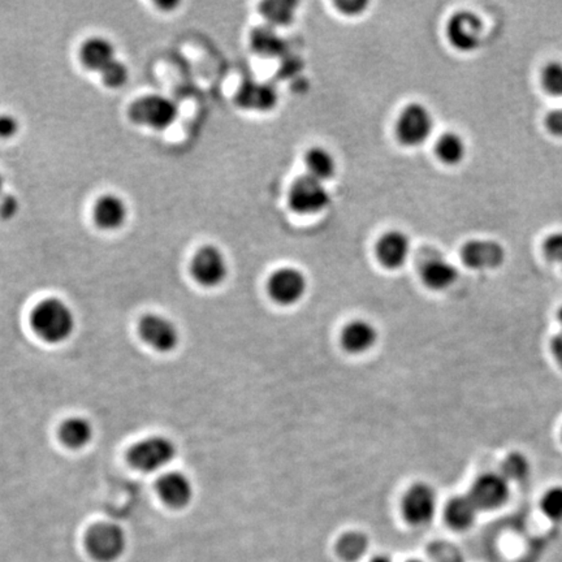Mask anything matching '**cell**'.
Returning a JSON list of instances; mask_svg holds the SVG:
<instances>
[{"label": "cell", "mask_w": 562, "mask_h": 562, "mask_svg": "<svg viewBox=\"0 0 562 562\" xmlns=\"http://www.w3.org/2000/svg\"><path fill=\"white\" fill-rule=\"evenodd\" d=\"M31 325L46 342L62 343L75 331V314L64 301L48 298L34 309Z\"/></svg>", "instance_id": "1"}, {"label": "cell", "mask_w": 562, "mask_h": 562, "mask_svg": "<svg viewBox=\"0 0 562 562\" xmlns=\"http://www.w3.org/2000/svg\"><path fill=\"white\" fill-rule=\"evenodd\" d=\"M370 562H392L391 558H388L387 556H376Z\"/></svg>", "instance_id": "39"}, {"label": "cell", "mask_w": 562, "mask_h": 562, "mask_svg": "<svg viewBox=\"0 0 562 562\" xmlns=\"http://www.w3.org/2000/svg\"><path fill=\"white\" fill-rule=\"evenodd\" d=\"M17 211V201L12 195H5L0 201V215L3 218H11Z\"/></svg>", "instance_id": "36"}, {"label": "cell", "mask_w": 562, "mask_h": 562, "mask_svg": "<svg viewBox=\"0 0 562 562\" xmlns=\"http://www.w3.org/2000/svg\"><path fill=\"white\" fill-rule=\"evenodd\" d=\"M465 265L474 269H498L505 260V250L496 241L473 240L461 250Z\"/></svg>", "instance_id": "13"}, {"label": "cell", "mask_w": 562, "mask_h": 562, "mask_svg": "<svg viewBox=\"0 0 562 562\" xmlns=\"http://www.w3.org/2000/svg\"><path fill=\"white\" fill-rule=\"evenodd\" d=\"M101 75L102 79H103L107 87L118 89V87H121L125 85L129 72H128L127 65L116 59L115 62H111L110 65H107V67L102 70Z\"/></svg>", "instance_id": "31"}, {"label": "cell", "mask_w": 562, "mask_h": 562, "mask_svg": "<svg viewBox=\"0 0 562 562\" xmlns=\"http://www.w3.org/2000/svg\"><path fill=\"white\" fill-rule=\"evenodd\" d=\"M293 7L292 2H269L262 5V12L272 24L284 25L293 17Z\"/></svg>", "instance_id": "28"}, {"label": "cell", "mask_w": 562, "mask_h": 562, "mask_svg": "<svg viewBox=\"0 0 562 562\" xmlns=\"http://www.w3.org/2000/svg\"><path fill=\"white\" fill-rule=\"evenodd\" d=\"M277 89L265 82L248 81L243 84L237 94V104L243 109L252 111H269L277 106Z\"/></svg>", "instance_id": "15"}, {"label": "cell", "mask_w": 562, "mask_h": 562, "mask_svg": "<svg viewBox=\"0 0 562 562\" xmlns=\"http://www.w3.org/2000/svg\"><path fill=\"white\" fill-rule=\"evenodd\" d=\"M176 456V447L171 440L163 436H153L142 440L133 447L130 462L145 473H154L171 464Z\"/></svg>", "instance_id": "3"}, {"label": "cell", "mask_w": 562, "mask_h": 562, "mask_svg": "<svg viewBox=\"0 0 562 562\" xmlns=\"http://www.w3.org/2000/svg\"><path fill=\"white\" fill-rule=\"evenodd\" d=\"M94 218L102 228H119L127 219V206L116 195H104L95 204Z\"/></svg>", "instance_id": "18"}, {"label": "cell", "mask_w": 562, "mask_h": 562, "mask_svg": "<svg viewBox=\"0 0 562 562\" xmlns=\"http://www.w3.org/2000/svg\"><path fill=\"white\" fill-rule=\"evenodd\" d=\"M308 289V280L300 269L284 267L269 280V293L280 305H294L302 300Z\"/></svg>", "instance_id": "7"}, {"label": "cell", "mask_w": 562, "mask_h": 562, "mask_svg": "<svg viewBox=\"0 0 562 562\" xmlns=\"http://www.w3.org/2000/svg\"><path fill=\"white\" fill-rule=\"evenodd\" d=\"M81 58L87 68L102 72L107 65L116 61L115 47L107 39L95 37L85 42L81 50Z\"/></svg>", "instance_id": "19"}, {"label": "cell", "mask_w": 562, "mask_h": 562, "mask_svg": "<svg viewBox=\"0 0 562 562\" xmlns=\"http://www.w3.org/2000/svg\"><path fill=\"white\" fill-rule=\"evenodd\" d=\"M459 277L456 267L444 260H433L422 269V279L428 288L435 291L450 288Z\"/></svg>", "instance_id": "20"}, {"label": "cell", "mask_w": 562, "mask_h": 562, "mask_svg": "<svg viewBox=\"0 0 562 562\" xmlns=\"http://www.w3.org/2000/svg\"><path fill=\"white\" fill-rule=\"evenodd\" d=\"M19 129L16 119L10 115L0 116V137L10 138L15 136Z\"/></svg>", "instance_id": "35"}, {"label": "cell", "mask_w": 562, "mask_h": 562, "mask_svg": "<svg viewBox=\"0 0 562 562\" xmlns=\"http://www.w3.org/2000/svg\"><path fill=\"white\" fill-rule=\"evenodd\" d=\"M368 3L365 0H339L336 2L337 8L346 15H359L368 7Z\"/></svg>", "instance_id": "34"}, {"label": "cell", "mask_w": 562, "mask_h": 562, "mask_svg": "<svg viewBox=\"0 0 562 562\" xmlns=\"http://www.w3.org/2000/svg\"><path fill=\"white\" fill-rule=\"evenodd\" d=\"M402 512L414 526L427 525L436 512V495L427 484H416L408 491L402 502Z\"/></svg>", "instance_id": "11"}, {"label": "cell", "mask_w": 562, "mask_h": 562, "mask_svg": "<svg viewBox=\"0 0 562 562\" xmlns=\"http://www.w3.org/2000/svg\"><path fill=\"white\" fill-rule=\"evenodd\" d=\"M501 475L508 482H521L529 476L530 464L526 457L521 453H512L502 462Z\"/></svg>", "instance_id": "27"}, {"label": "cell", "mask_w": 562, "mask_h": 562, "mask_svg": "<svg viewBox=\"0 0 562 562\" xmlns=\"http://www.w3.org/2000/svg\"><path fill=\"white\" fill-rule=\"evenodd\" d=\"M331 195L325 184L310 175L297 178L289 190V204L298 214H317L327 209Z\"/></svg>", "instance_id": "2"}, {"label": "cell", "mask_w": 562, "mask_h": 562, "mask_svg": "<svg viewBox=\"0 0 562 562\" xmlns=\"http://www.w3.org/2000/svg\"><path fill=\"white\" fill-rule=\"evenodd\" d=\"M468 496L479 510L498 509L509 498V484L501 474H484L476 479Z\"/></svg>", "instance_id": "8"}, {"label": "cell", "mask_w": 562, "mask_h": 562, "mask_svg": "<svg viewBox=\"0 0 562 562\" xmlns=\"http://www.w3.org/2000/svg\"><path fill=\"white\" fill-rule=\"evenodd\" d=\"M193 275L204 286H218L226 280L228 266L223 252L215 246H204L194 255Z\"/></svg>", "instance_id": "10"}, {"label": "cell", "mask_w": 562, "mask_h": 562, "mask_svg": "<svg viewBox=\"0 0 562 562\" xmlns=\"http://www.w3.org/2000/svg\"><path fill=\"white\" fill-rule=\"evenodd\" d=\"M376 254L383 266L391 269H400L410 254V241L402 232H388L377 243Z\"/></svg>", "instance_id": "14"}, {"label": "cell", "mask_w": 562, "mask_h": 562, "mask_svg": "<svg viewBox=\"0 0 562 562\" xmlns=\"http://www.w3.org/2000/svg\"><path fill=\"white\" fill-rule=\"evenodd\" d=\"M376 339V329L365 320L351 322L346 326L342 335L343 346L351 353H363L368 351L373 348Z\"/></svg>", "instance_id": "17"}, {"label": "cell", "mask_w": 562, "mask_h": 562, "mask_svg": "<svg viewBox=\"0 0 562 562\" xmlns=\"http://www.w3.org/2000/svg\"><path fill=\"white\" fill-rule=\"evenodd\" d=\"M435 152L437 158L448 166H456L464 161L467 155V145L461 136L457 133L447 132L436 142Z\"/></svg>", "instance_id": "23"}, {"label": "cell", "mask_w": 562, "mask_h": 562, "mask_svg": "<svg viewBox=\"0 0 562 562\" xmlns=\"http://www.w3.org/2000/svg\"><path fill=\"white\" fill-rule=\"evenodd\" d=\"M94 428L92 423L85 418L68 419L62 426L61 437L62 442L68 447L79 448L85 447L92 442Z\"/></svg>", "instance_id": "24"}, {"label": "cell", "mask_w": 562, "mask_h": 562, "mask_svg": "<svg viewBox=\"0 0 562 562\" xmlns=\"http://www.w3.org/2000/svg\"><path fill=\"white\" fill-rule=\"evenodd\" d=\"M434 556H435V562H461L459 561V555H457V552H454V550L450 552L448 560L447 552H445V550H437L436 552L434 553Z\"/></svg>", "instance_id": "37"}, {"label": "cell", "mask_w": 562, "mask_h": 562, "mask_svg": "<svg viewBox=\"0 0 562 562\" xmlns=\"http://www.w3.org/2000/svg\"><path fill=\"white\" fill-rule=\"evenodd\" d=\"M548 132L556 137H562V109L550 111L544 120Z\"/></svg>", "instance_id": "33"}, {"label": "cell", "mask_w": 562, "mask_h": 562, "mask_svg": "<svg viewBox=\"0 0 562 562\" xmlns=\"http://www.w3.org/2000/svg\"><path fill=\"white\" fill-rule=\"evenodd\" d=\"M448 38L462 53H471L481 46L482 21L475 13L462 11L452 16L448 24Z\"/></svg>", "instance_id": "9"}, {"label": "cell", "mask_w": 562, "mask_h": 562, "mask_svg": "<svg viewBox=\"0 0 562 562\" xmlns=\"http://www.w3.org/2000/svg\"><path fill=\"white\" fill-rule=\"evenodd\" d=\"M87 546L90 555L101 562H112L123 555L127 538L120 527L112 524L94 526L87 536Z\"/></svg>", "instance_id": "6"}, {"label": "cell", "mask_w": 562, "mask_h": 562, "mask_svg": "<svg viewBox=\"0 0 562 562\" xmlns=\"http://www.w3.org/2000/svg\"><path fill=\"white\" fill-rule=\"evenodd\" d=\"M541 85L550 95L562 96V62H552L543 68Z\"/></svg>", "instance_id": "29"}, {"label": "cell", "mask_w": 562, "mask_h": 562, "mask_svg": "<svg viewBox=\"0 0 562 562\" xmlns=\"http://www.w3.org/2000/svg\"><path fill=\"white\" fill-rule=\"evenodd\" d=\"M3 186H4V183H3V178L2 175H0V195H2Z\"/></svg>", "instance_id": "40"}, {"label": "cell", "mask_w": 562, "mask_h": 562, "mask_svg": "<svg viewBox=\"0 0 562 562\" xmlns=\"http://www.w3.org/2000/svg\"><path fill=\"white\" fill-rule=\"evenodd\" d=\"M408 562H422V561L413 560V561H408Z\"/></svg>", "instance_id": "42"}, {"label": "cell", "mask_w": 562, "mask_h": 562, "mask_svg": "<svg viewBox=\"0 0 562 562\" xmlns=\"http://www.w3.org/2000/svg\"><path fill=\"white\" fill-rule=\"evenodd\" d=\"M558 320H560L562 326V308L560 309V311H558Z\"/></svg>", "instance_id": "41"}, {"label": "cell", "mask_w": 562, "mask_h": 562, "mask_svg": "<svg viewBox=\"0 0 562 562\" xmlns=\"http://www.w3.org/2000/svg\"><path fill=\"white\" fill-rule=\"evenodd\" d=\"M159 493L164 502L173 508H183L193 498V485L187 476L180 473H169L158 483Z\"/></svg>", "instance_id": "16"}, {"label": "cell", "mask_w": 562, "mask_h": 562, "mask_svg": "<svg viewBox=\"0 0 562 562\" xmlns=\"http://www.w3.org/2000/svg\"><path fill=\"white\" fill-rule=\"evenodd\" d=\"M433 129V115L421 103L409 104L397 121V137L406 146H419L428 140Z\"/></svg>", "instance_id": "5"}, {"label": "cell", "mask_w": 562, "mask_h": 562, "mask_svg": "<svg viewBox=\"0 0 562 562\" xmlns=\"http://www.w3.org/2000/svg\"><path fill=\"white\" fill-rule=\"evenodd\" d=\"M541 510L552 521H562V487L548 491L541 499Z\"/></svg>", "instance_id": "30"}, {"label": "cell", "mask_w": 562, "mask_h": 562, "mask_svg": "<svg viewBox=\"0 0 562 562\" xmlns=\"http://www.w3.org/2000/svg\"><path fill=\"white\" fill-rule=\"evenodd\" d=\"M543 252L548 260L562 267V232L548 236L543 244Z\"/></svg>", "instance_id": "32"}, {"label": "cell", "mask_w": 562, "mask_h": 562, "mask_svg": "<svg viewBox=\"0 0 562 562\" xmlns=\"http://www.w3.org/2000/svg\"><path fill=\"white\" fill-rule=\"evenodd\" d=\"M552 351L555 354L556 360L560 363L562 368V332L558 334V336L553 339L552 342Z\"/></svg>", "instance_id": "38"}, {"label": "cell", "mask_w": 562, "mask_h": 562, "mask_svg": "<svg viewBox=\"0 0 562 562\" xmlns=\"http://www.w3.org/2000/svg\"><path fill=\"white\" fill-rule=\"evenodd\" d=\"M252 48L260 55L275 56L283 51V39L269 28H260L252 36Z\"/></svg>", "instance_id": "25"}, {"label": "cell", "mask_w": 562, "mask_h": 562, "mask_svg": "<svg viewBox=\"0 0 562 562\" xmlns=\"http://www.w3.org/2000/svg\"><path fill=\"white\" fill-rule=\"evenodd\" d=\"M309 175L325 183L336 173V161L328 150L312 147L306 154Z\"/></svg>", "instance_id": "22"}, {"label": "cell", "mask_w": 562, "mask_h": 562, "mask_svg": "<svg viewBox=\"0 0 562 562\" xmlns=\"http://www.w3.org/2000/svg\"><path fill=\"white\" fill-rule=\"evenodd\" d=\"M368 541L363 533H345L337 544V552L345 561H357L368 550Z\"/></svg>", "instance_id": "26"}, {"label": "cell", "mask_w": 562, "mask_h": 562, "mask_svg": "<svg viewBox=\"0 0 562 562\" xmlns=\"http://www.w3.org/2000/svg\"><path fill=\"white\" fill-rule=\"evenodd\" d=\"M478 510L470 496H457L447 505L445 518L453 529L467 530L475 521Z\"/></svg>", "instance_id": "21"}, {"label": "cell", "mask_w": 562, "mask_h": 562, "mask_svg": "<svg viewBox=\"0 0 562 562\" xmlns=\"http://www.w3.org/2000/svg\"><path fill=\"white\" fill-rule=\"evenodd\" d=\"M145 342L159 351H171L178 345L180 334L172 320L161 315H149L141 323Z\"/></svg>", "instance_id": "12"}, {"label": "cell", "mask_w": 562, "mask_h": 562, "mask_svg": "<svg viewBox=\"0 0 562 562\" xmlns=\"http://www.w3.org/2000/svg\"><path fill=\"white\" fill-rule=\"evenodd\" d=\"M129 115L135 123L154 129H166L176 120L178 109L166 96L146 95L130 106Z\"/></svg>", "instance_id": "4"}]
</instances>
